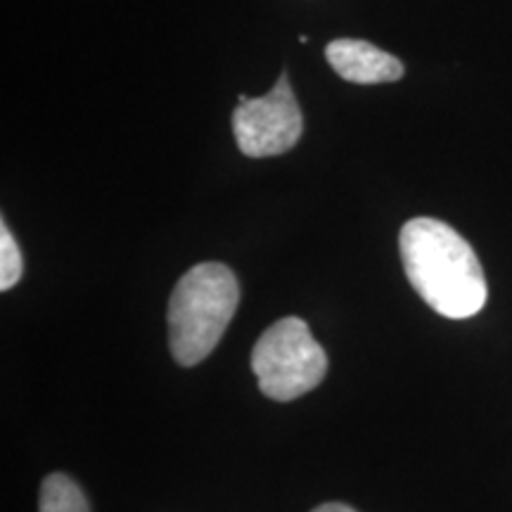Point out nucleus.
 I'll return each instance as SVG.
<instances>
[{"instance_id": "obj_2", "label": "nucleus", "mask_w": 512, "mask_h": 512, "mask_svg": "<svg viewBox=\"0 0 512 512\" xmlns=\"http://www.w3.org/2000/svg\"><path fill=\"white\" fill-rule=\"evenodd\" d=\"M240 304L235 273L223 264H200L178 280L169 302V344L181 366L204 361Z\"/></svg>"}, {"instance_id": "obj_3", "label": "nucleus", "mask_w": 512, "mask_h": 512, "mask_svg": "<svg viewBox=\"0 0 512 512\" xmlns=\"http://www.w3.org/2000/svg\"><path fill=\"white\" fill-rule=\"evenodd\" d=\"M252 370L261 392L273 401H294L313 392L325 373L328 356L302 318H283L259 337Z\"/></svg>"}, {"instance_id": "obj_6", "label": "nucleus", "mask_w": 512, "mask_h": 512, "mask_svg": "<svg viewBox=\"0 0 512 512\" xmlns=\"http://www.w3.org/2000/svg\"><path fill=\"white\" fill-rule=\"evenodd\" d=\"M38 512H91V508L79 484L72 477L55 472L43 479Z\"/></svg>"}, {"instance_id": "obj_8", "label": "nucleus", "mask_w": 512, "mask_h": 512, "mask_svg": "<svg viewBox=\"0 0 512 512\" xmlns=\"http://www.w3.org/2000/svg\"><path fill=\"white\" fill-rule=\"evenodd\" d=\"M313 512H356V510L349 508V505H344V503H325Z\"/></svg>"}, {"instance_id": "obj_4", "label": "nucleus", "mask_w": 512, "mask_h": 512, "mask_svg": "<svg viewBox=\"0 0 512 512\" xmlns=\"http://www.w3.org/2000/svg\"><path fill=\"white\" fill-rule=\"evenodd\" d=\"M302 128V110L285 74L261 98L240 95V105L233 112L235 143L245 157L285 155L299 143Z\"/></svg>"}, {"instance_id": "obj_5", "label": "nucleus", "mask_w": 512, "mask_h": 512, "mask_svg": "<svg viewBox=\"0 0 512 512\" xmlns=\"http://www.w3.org/2000/svg\"><path fill=\"white\" fill-rule=\"evenodd\" d=\"M330 67L344 81L361 83H392L403 76V64L394 55L384 53L373 43L358 41V38H337L325 48Z\"/></svg>"}, {"instance_id": "obj_7", "label": "nucleus", "mask_w": 512, "mask_h": 512, "mask_svg": "<svg viewBox=\"0 0 512 512\" xmlns=\"http://www.w3.org/2000/svg\"><path fill=\"white\" fill-rule=\"evenodd\" d=\"M24 264H22V252H19L15 238H12L10 228L0 226V290H10L19 283L22 278Z\"/></svg>"}, {"instance_id": "obj_1", "label": "nucleus", "mask_w": 512, "mask_h": 512, "mask_svg": "<svg viewBox=\"0 0 512 512\" xmlns=\"http://www.w3.org/2000/svg\"><path fill=\"white\" fill-rule=\"evenodd\" d=\"M399 247L406 278L439 316L463 320L484 309L489 290L482 264L470 242L448 223L427 216L408 221Z\"/></svg>"}]
</instances>
